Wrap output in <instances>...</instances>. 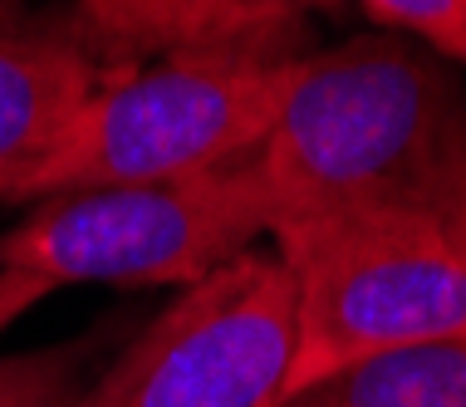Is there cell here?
I'll use <instances>...</instances> for the list:
<instances>
[{
    "label": "cell",
    "mask_w": 466,
    "mask_h": 407,
    "mask_svg": "<svg viewBox=\"0 0 466 407\" xmlns=\"http://www.w3.org/2000/svg\"><path fill=\"white\" fill-rule=\"evenodd\" d=\"M299 25L266 20L246 0H79L74 35L89 55L143 59V55H256V59H305L289 55Z\"/></svg>",
    "instance_id": "obj_7"
},
{
    "label": "cell",
    "mask_w": 466,
    "mask_h": 407,
    "mask_svg": "<svg viewBox=\"0 0 466 407\" xmlns=\"http://www.w3.org/2000/svg\"><path fill=\"white\" fill-rule=\"evenodd\" d=\"M5 20H15V0H0V25Z\"/></svg>",
    "instance_id": "obj_12"
},
{
    "label": "cell",
    "mask_w": 466,
    "mask_h": 407,
    "mask_svg": "<svg viewBox=\"0 0 466 407\" xmlns=\"http://www.w3.org/2000/svg\"><path fill=\"white\" fill-rule=\"evenodd\" d=\"M98 84L104 69L74 30L0 25V197H20L65 148Z\"/></svg>",
    "instance_id": "obj_6"
},
{
    "label": "cell",
    "mask_w": 466,
    "mask_h": 407,
    "mask_svg": "<svg viewBox=\"0 0 466 407\" xmlns=\"http://www.w3.org/2000/svg\"><path fill=\"white\" fill-rule=\"evenodd\" d=\"M256 15H266V20H285V25H299V15L305 10H334L339 0H246Z\"/></svg>",
    "instance_id": "obj_11"
},
{
    "label": "cell",
    "mask_w": 466,
    "mask_h": 407,
    "mask_svg": "<svg viewBox=\"0 0 466 407\" xmlns=\"http://www.w3.org/2000/svg\"><path fill=\"white\" fill-rule=\"evenodd\" d=\"M295 65L299 59L197 49L104 79L65 148L30 177L20 197L182 182L231 168L266 143Z\"/></svg>",
    "instance_id": "obj_3"
},
{
    "label": "cell",
    "mask_w": 466,
    "mask_h": 407,
    "mask_svg": "<svg viewBox=\"0 0 466 407\" xmlns=\"http://www.w3.org/2000/svg\"><path fill=\"white\" fill-rule=\"evenodd\" d=\"M74 353H20L0 359V407H79Z\"/></svg>",
    "instance_id": "obj_10"
},
{
    "label": "cell",
    "mask_w": 466,
    "mask_h": 407,
    "mask_svg": "<svg viewBox=\"0 0 466 407\" xmlns=\"http://www.w3.org/2000/svg\"><path fill=\"white\" fill-rule=\"evenodd\" d=\"M289 407H466V334L369 359Z\"/></svg>",
    "instance_id": "obj_8"
},
{
    "label": "cell",
    "mask_w": 466,
    "mask_h": 407,
    "mask_svg": "<svg viewBox=\"0 0 466 407\" xmlns=\"http://www.w3.org/2000/svg\"><path fill=\"white\" fill-rule=\"evenodd\" d=\"M246 162L270 236L393 207L432 216L466 250V84L412 40L373 35L305 55Z\"/></svg>",
    "instance_id": "obj_1"
},
{
    "label": "cell",
    "mask_w": 466,
    "mask_h": 407,
    "mask_svg": "<svg viewBox=\"0 0 466 407\" xmlns=\"http://www.w3.org/2000/svg\"><path fill=\"white\" fill-rule=\"evenodd\" d=\"M388 30L412 35V45L432 49L442 65L466 74V0H359Z\"/></svg>",
    "instance_id": "obj_9"
},
{
    "label": "cell",
    "mask_w": 466,
    "mask_h": 407,
    "mask_svg": "<svg viewBox=\"0 0 466 407\" xmlns=\"http://www.w3.org/2000/svg\"><path fill=\"white\" fill-rule=\"evenodd\" d=\"M289 359V265L246 250L187 285L79 407H285Z\"/></svg>",
    "instance_id": "obj_5"
},
{
    "label": "cell",
    "mask_w": 466,
    "mask_h": 407,
    "mask_svg": "<svg viewBox=\"0 0 466 407\" xmlns=\"http://www.w3.org/2000/svg\"><path fill=\"white\" fill-rule=\"evenodd\" d=\"M295 280L285 407L349 368L466 334V250L418 211H334L275 231Z\"/></svg>",
    "instance_id": "obj_2"
},
{
    "label": "cell",
    "mask_w": 466,
    "mask_h": 407,
    "mask_svg": "<svg viewBox=\"0 0 466 407\" xmlns=\"http://www.w3.org/2000/svg\"><path fill=\"white\" fill-rule=\"evenodd\" d=\"M270 236L266 201L250 162L147 187L49 197L10 236H0V270L40 285H197L226 260Z\"/></svg>",
    "instance_id": "obj_4"
}]
</instances>
